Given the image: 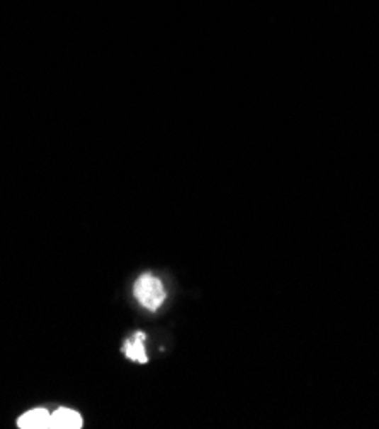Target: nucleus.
<instances>
[{"mask_svg": "<svg viewBox=\"0 0 379 429\" xmlns=\"http://www.w3.org/2000/svg\"><path fill=\"white\" fill-rule=\"evenodd\" d=\"M145 334L144 332H135L132 339H128L123 345V352L128 360L140 362V364H145L149 361L147 352H145Z\"/></svg>", "mask_w": 379, "mask_h": 429, "instance_id": "nucleus-3", "label": "nucleus"}, {"mask_svg": "<svg viewBox=\"0 0 379 429\" xmlns=\"http://www.w3.org/2000/svg\"><path fill=\"white\" fill-rule=\"evenodd\" d=\"M21 429H45L52 428V414L47 409H33L18 419Z\"/></svg>", "mask_w": 379, "mask_h": 429, "instance_id": "nucleus-2", "label": "nucleus"}, {"mask_svg": "<svg viewBox=\"0 0 379 429\" xmlns=\"http://www.w3.org/2000/svg\"><path fill=\"white\" fill-rule=\"evenodd\" d=\"M133 294H135L137 301L149 311H157L166 301V289L164 284L157 277L145 274L135 282L133 286Z\"/></svg>", "mask_w": 379, "mask_h": 429, "instance_id": "nucleus-1", "label": "nucleus"}, {"mask_svg": "<svg viewBox=\"0 0 379 429\" xmlns=\"http://www.w3.org/2000/svg\"><path fill=\"white\" fill-rule=\"evenodd\" d=\"M52 428L53 429H81L82 418L81 414L72 409H57L52 414Z\"/></svg>", "mask_w": 379, "mask_h": 429, "instance_id": "nucleus-4", "label": "nucleus"}]
</instances>
